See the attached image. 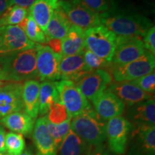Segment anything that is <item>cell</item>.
Instances as JSON below:
<instances>
[{"instance_id":"1f68e13d","label":"cell","mask_w":155,"mask_h":155,"mask_svg":"<svg viewBox=\"0 0 155 155\" xmlns=\"http://www.w3.org/2000/svg\"><path fill=\"white\" fill-rule=\"evenodd\" d=\"M133 84L139 87L143 91L154 95L155 92V73L154 71L144 76L131 81Z\"/></svg>"},{"instance_id":"7c38bea8","label":"cell","mask_w":155,"mask_h":155,"mask_svg":"<svg viewBox=\"0 0 155 155\" xmlns=\"http://www.w3.org/2000/svg\"><path fill=\"white\" fill-rule=\"evenodd\" d=\"M62 55L56 54L48 45L38 44L36 58L38 77L42 81L59 80V66Z\"/></svg>"},{"instance_id":"3957f363","label":"cell","mask_w":155,"mask_h":155,"mask_svg":"<svg viewBox=\"0 0 155 155\" xmlns=\"http://www.w3.org/2000/svg\"><path fill=\"white\" fill-rule=\"evenodd\" d=\"M71 129L91 146L103 144L106 139V122L91 104L81 114L72 118Z\"/></svg>"},{"instance_id":"f546056e","label":"cell","mask_w":155,"mask_h":155,"mask_svg":"<svg viewBox=\"0 0 155 155\" xmlns=\"http://www.w3.org/2000/svg\"><path fill=\"white\" fill-rule=\"evenodd\" d=\"M83 58L86 67L90 71L96 70H105L108 72L112 65L111 62L98 57L86 48L83 51Z\"/></svg>"},{"instance_id":"4316f807","label":"cell","mask_w":155,"mask_h":155,"mask_svg":"<svg viewBox=\"0 0 155 155\" xmlns=\"http://www.w3.org/2000/svg\"><path fill=\"white\" fill-rule=\"evenodd\" d=\"M18 26L24 30L29 40L33 42L34 43L41 45L46 43L47 42V38L45 32L38 26L32 17L28 14L26 18L20 24H19Z\"/></svg>"},{"instance_id":"9a60e30c","label":"cell","mask_w":155,"mask_h":155,"mask_svg":"<svg viewBox=\"0 0 155 155\" xmlns=\"http://www.w3.org/2000/svg\"><path fill=\"white\" fill-rule=\"evenodd\" d=\"M91 102L95 111L104 121L121 116L125 110L124 104L107 89L98 95Z\"/></svg>"},{"instance_id":"ba28073f","label":"cell","mask_w":155,"mask_h":155,"mask_svg":"<svg viewBox=\"0 0 155 155\" xmlns=\"http://www.w3.org/2000/svg\"><path fill=\"white\" fill-rule=\"evenodd\" d=\"M146 51L142 39L139 36H116V47L111 64L122 65L134 61Z\"/></svg>"},{"instance_id":"74e56055","label":"cell","mask_w":155,"mask_h":155,"mask_svg":"<svg viewBox=\"0 0 155 155\" xmlns=\"http://www.w3.org/2000/svg\"><path fill=\"white\" fill-rule=\"evenodd\" d=\"M35 0H9V7L13 5H17L19 7L28 8L33 4Z\"/></svg>"},{"instance_id":"6da1fadb","label":"cell","mask_w":155,"mask_h":155,"mask_svg":"<svg viewBox=\"0 0 155 155\" xmlns=\"http://www.w3.org/2000/svg\"><path fill=\"white\" fill-rule=\"evenodd\" d=\"M104 27L118 36H144L152 26L144 15L130 8H121L116 5L107 12L99 14Z\"/></svg>"},{"instance_id":"ffe728a7","label":"cell","mask_w":155,"mask_h":155,"mask_svg":"<svg viewBox=\"0 0 155 155\" xmlns=\"http://www.w3.org/2000/svg\"><path fill=\"white\" fill-rule=\"evenodd\" d=\"M60 2L61 0H35L29 7L28 15L35 21L45 34L54 10L60 6Z\"/></svg>"},{"instance_id":"d6a6232c","label":"cell","mask_w":155,"mask_h":155,"mask_svg":"<svg viewBox=\"0 0 155 155\" xmlns=\"http://www.w3.org/2000/svg\"><path fill=\"white\" fill-rule=\"evenodd\" d=\"M87 7L98 14L105 12L117 5L114 0H81Z\"/></svg>"},{"instance_id":"d4e9b609","label":"cell","mask_w":155,"mask_h":155,"mask_svg":"<svg viewBox=\"0 0 155 155\" xmlns=\"http://www.w3.org/2000/svg\"><path fill=\"white\" fill-rule=\"evenodd\" d=\"M60 101L61 100L55 82L43 81L40 86L38 114L41 116H45L53 104Z\"/></svg>"},{"instance_id":"b9f144b4","label":"cell","mask_w":155,"mask_h":155,"mask_svg":"<svg viewBox=\"0 0 155 155\" xmlns=\"http://www.w3.org/2000/svg\"><path fill=\"white\" fill-rule=\"evenodd\" d=\"M5 82H6V81H3L0 80V86H2V85H3L4 83H5Z\"/></svg>"},{"instance_id":"cb8c5ba5","label":"cell","mask_w":155,"mask_h":155,"mask_svg":"<svg viewBox=\"0 0 155 155\" xmlns=\"http://www.w3.org/2000/svg\"><path fill=\"white\" fill-rule=\"evenodd\" d=\"M71 23L61 7L54 10L46 28L47 38H57L62 40L71 28Z\"/></svg>"},{"instance_id":"484cf974","label":"cell","mask_w":155,"mask_h":155,"mask_svg":"<svg viewBox=\"0 0 155 155\" xmlns=\"http://www.w3.org/2000/svg\"><path fill=\"white\" fill-rule=\"evenodd\" d=\"M91 147L70 129L58 149V155H88Z\"/></svg>"},{"instance_id":"ab89813d","label":"cell","mask_w":155,"mask_h":155,"mask_svg":"<svg viewBox=\"0 0 155 155\" xmlns=\"http://www.w3.org/2000/svg\"><path fill=\"white\" fill-rule=\"evenodd\" d=\"M9 7V0H0V17Z\"/></svg>"},{"instance_id":"5bb4252c","label":"cell","mask_w":155,"mask_h":155,"mask_svg":"<svg viewBox=\"0 0 155 155\" xmlns=\"http://www.w3.org/2000/svg\"><path fill=\"white\" fill-rule=\"evenodd\" d=\"M22 88L23 84L19 82H5L0 86V119L24 110Z\"/></svg>"},{"instance_id":"83f0119b","label":"cell","mask_w":155,"mask_h":155,"mask_svg":"<svg viewBox=\"0 0 155 155\" xmlns=\"http://www.w3.org/2000/svg\"><path fill=\"white\" fill-rule=\"evenodd\" d=\"M28 14L27 8L17 5L12 6L0 17V27L18 25L26 18Z\"/></svg>"},{"instance_id":"4dcf8cb0","label":"cell","mask_w":155,"mask_h":155,"mask_svg":"<svg viewBox=\"0 0 155 155\" xmlns=\"http://www.w3.org/2000/svg\"><path fill=\"white\" fill-rule=\"evenodd\" d=\"M47 119L50 122L53 124H60L63 122L67 121L68 119L72 118L71 114L65 106L63 105L61 101L55 103L53 106L50 108V111H48Z\"/></svg>"},{"instance_id":"e0dca14e","label":"cell","mask_w":155,"mask_h":155,"mask_svg":"<svg viewBox=\"0 0 155 155\" xmlns=\"http://www.w3.org/2000/svg\"><path fill=\"white\" fill-rule=\"evenodd\" d=\"M32 139L36 147L37 155H57L58 149L47 127V116L37 120L32 131Z\"/></svg>"},{"instance_id":"277c9868","label":"cell","mask_w":155,"mask_h":155,"mask_svg":"<svg viewBox=\"0 0 155 155\" xmlns=\"http://www.w3.org/2000/svg\"><path fill=\"white\" fill-rule=\"evenodd\" d=\"M154 66V55L146 50L141 57L130 63L112 65L108 71L111 72V78L115 82H128L153 72Z\"/></svg>"},{"instance_id":"4fadbf2b","label":"cell","mask_w":155,"mask_h":155,"mask_svg":"<svg viewBox=\"0 0 155 155\" xmlns=\"http://www.w3.org/2000/svg\"><path fill=\"white\" fill-rule=\"evenodd\" d=\"M111 81V76L108 71L96 70L83 75L74 81V83L87 99L92 101L107 89Z\"/></svg>"},{"instance_id":"8992f818","label":"cell","mask_w":155,"mask_h":155,"mask_svg":"<svg viewBox=\"0 0 155 155\" xmlns=\"http://www.w3.org/2000/svg\"><path fill=\"white\" fill-rule=\"evenodd\" d=\"M60 7L71 23L83 30L101 25L99 14L87 7L81 0H61Z\"/></svg>"},{"instance_id":"5b68a950","label":"cell","mask_w":155,"mask_h":155,"mask_svg":"<svg viewBox=\"0 0 155 155\" xmlns=\"http://www.w3.org/2000/svg\"><path fill=\"white\" fill-rule=\"evenodd\" d=\"M84 33L86 49L98 57L111 62L116 47V35L103 25L87 29Z\"/></svg>"},{"instance_id":"30bf717a","label":"cell","mask_w":155,"mask_h":155,"mask_svg":"<svg viewBox=\"0 0 155 155\" xmlns=\"http://www.w3.org/2000/svg\"><path fill=\"white\" fill-rule=\"evenodd\" d=\"M128 142L129 155H155V127L133 126Z\"/></svg>"},{"instance_id":"ac0fdd59","label":"cell","mask_w":155,"mask_h":155,"mask_svg":"<svg viewBox=\"0 0 155 155\" xmlns=\"http://www.w3.org/2000/svg\"><path fill=\"white\" fill-rule=\"evenodd\" d=\"M126 119L132 124L154 126L155 101L154 98L139 102L133 106H127Z\"/></svg>"},{"instance_id":"836d02e7","label":"cell","mask_w":155,"mask_h":155,"mask_svg":"<svg viewBox=\"0 0 155 155\" xmlns=\"http://www.w3.org/2000/svg\"><path fill=\"white\" fill-rule=\"evenodd\" d=\"M143 43L145 50L150 52L153 55H155V27L153 26L147 30L144 35Z\"/></svg>"},{"instance_id":"603a6c76","label":"cell","mask_w":155,"mask_h":155,"mask_svg":"<svg viewBox=\"0 0 155 155\" xmlns=\"http://www.w3.org/2000/svg\"><path fill=\"white\" fill-rule=\"evenodd\" d=\"M40 83L31 79L23 83L22 102L24 111L35 119L39 115V93Z\"/></svg>"},{"instance_id":"f1b7e54d","label":"cell","mask_w":155,"mask_h":155,"mask_svg":"<svg viewBox=\"0 0 155 155\" xmlns=\"http://www.w3.org/2000/svg\"><path fill=\"white\" fill-rule=\"evenodd\" d=\"M5 147L7 154L9 155H19L25 148L24 137L20 134L7 133L5 136Z\"/></svg>"},{"instance_id":"8d00e7d4","label":"cell","mask_w":155,"mask_h":155,"mask_svg":"<svg viewBox=\"0 0 155 155\" xmlns=\"http://www.w3.org/2000/svg\"><path fill=\"white\" fill-rule=\"evenodd\" d=\"M111 151L106 149L104 144L98 146H91L88 155H111Z\"/></svg>"},{"instance_id":"f35d334b","label":"cell","mask_w":155,"mask_h":155,"mask_svg":"<svg viewBox=\"0 0 155 155\" xmlns=\"http://www.w3.org/2000/svg\"><path fill=\"white\" fill-rule=\"evenodd\" d=\"M5 129L0 126V153H6L5 147Z\"/></svg>"},{"instance_id":"60d3db41","label":"cell","mask_w":155,"mask_h":155,"mask_svg":"<svg viewBox=\"0 0 155 155\" xmlns=\"http://www.w3.org/2000/svg\"><path fill=\"white\" fill-rule=\"evenodd\" d=\"M19 155H33V154H32V152H31V151L27 150L23 151V152Z\"/></svg>"},{"instance_id":"7bdbcfd3","label":"cell","mask_w":155,"mask_h":155,"mask_svg":"<svg viewBox=\"0 0 155 155\" xmlns=\"http://www.w3.org/2000/svg\"><path fill=\"white\" fill-rule=\"evenodd\" d=\"M0 155H9V154H6V153H0Z\"/></svg>"},{"instance_id":"44dd1931","label":"cell","mask_w":155,"mask_h":155,"mask_svg":"<svg viewBox=\"0 0 155 155\" xmlns=\"http://www.w3.org/2000/svg\"><path fill=\"white\" fill-rule=\"evenodd\" d=\"M0 124L15 133L28 136L33 131L35 121L25 111H18L2 118Z\"/></svg>"},{"instance_id":"f6af8a7d","label":"cell","mask_w":155,"mask_h":155,"mask_svg":"<svg viewBox=\"0 0 155 155\" xmlns=\"http://www.w3.org/2000/svg\"><path fill=\"white\" fill-rule=\"evenodd\" d=\"M0 80H1V79H0Z\"/></svg>"},{"instance_id":"d590c367","label":"cell","mask_w":155,"mask_h":155,"mask_svg":"<svg viewBox=\"0 0 155 155\" xmlns=\"http://www.w3.org/2000/svg\"><path fill=\"white\" fill-rule=\"evenodd\" d=\"M72 118L68 119L67 121L63 122V123L60 124L56 125V129L58 134H59L60 137H61V139H65V137H66V135L68 134L70 129H71V121Z\"/></svg>"},{"instance_id":"7402d4cb","label":"cell","mask_w":155,"mask_h":155,"mask_svg":"<svg viewBox=\"0 0 155 155\" xmlns=\"http://www.w3.org/2000/svg\"><path fill=\"white\" fill-rule=\"evenodd\" d=\"M83 29L71 25L65 37L62 39V56H70L83 53L85 33Z\"/></svg>"},{"instance_id":"d6986e66","label":"cell","mask_w":155,"mask_h":155,"mask_svg":"<svg viewBox=\"0 0 155 155\" xmlns=\"http://www.w3.org/2000/svg\"><path fill=\"white\" fill-rule=\"evenodd\" d=\"M60 78L74 82L90 72L83 58V53L70 56H62L59 66Z\"/></svg>"},{"instance_id":"8fae6325","label":"cell","mask_w":155,"mask_h":155,"mask_svg":"<svg viewBox=\"0 0 155 155\" xmlns=\"http://www.w3.org/2000/svg\"><path fill=\"white\" fill-rule=\"evenodd\" d=\"M0 56L35 48L37 44L28 39L18 25L0 27Z\"/></svg>"},{"instance_id":"52a82bcc","label":"cell","mask_w":155,"mask_h":155,"mask_svg":"<svg viewBox=\"0 0 155 155\" xmlns=\"http://www.w3.org/2000/svg\"><path fill=\"white\" fill-rule=\"evenodd\" d=\"M133 126L125 117L116 116L106 123V139L108 148L116 154H123L127 149Z\"/></svg>"},{"instance_id":"9c48e42d","label":"cell","mask_w":155,"mask_h":155,"mask_svg":"<svg viewBox=\"0 0 155 155\" xmlns=\"http://www.w3.org/2000/svg\"><path fill=\"white\" fill-rule=\"evenodd\" d=\"M55 85L60 100L72 118L81 114L91 104L73 81L62 80L55 82Z\"/></svg>"},{"instance_id":"e575fe53","label":"cell","mask_w":155,"mask_h":155,"mask_svg":"<svg viewBox=\"0 0 155 155\" xmlns=\"http://www.w3.org/2000/svg\"><path fill=\"white\" fill-rule=\"evenodd\" d=\"M46 43L48 44L51 50L56 54L62 55V41L61 39L57 38H47Z\"/></svg>"},{"instance_id":"7a4b0ae2","label":"cell","mask_w":155,"mask_h":155,"mask_svg":"<svg viewBox=\"0 0 155 155\" xmlns=\"http://www.w3.org/2000/svg\"><path fill=\"white\" fill-rule=\"evenodd\" d=\"M38 44L35 48L0 56V79L6 82H20L38 77L36 58Z\"/></svg>"},{"instance_id":"2e32d148","label":"cell","mask_w":155,"mask_h":155,"mask_svg":"<svg viewBox=\"0 0 155 155\" xmlns=\"http://www.w3.org/2000/svg\"><path fill=\"white\" fill-rule=\"evenodd\" d=\"M107 90L115 95L127 106L152 98V95L143 91L131 81L111 83L108 85Z\"/></svg>"},{"instance_id":"ee69618b","label":"cell","mask_w":155,"mask_h":155,"mask_svg":"<svg viewBox=\"0 0 155 155\" xmlns=\"http://www.w3.org/2000/svg\"><path fill=\"white\" fill-rule=\"evenodd\" d=\"M0 40H1V32H0Z\"/></svg>"}]
</instances>
